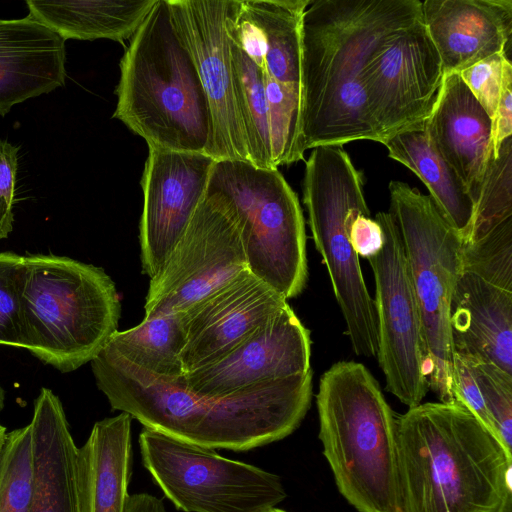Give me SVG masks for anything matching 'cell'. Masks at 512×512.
Masks as SVG:
<instances>
[{
    "instance_id": "35",
    "label": "cell",
    "mask_w": 512,
    "mask_h": 512,
    "mask_svg": "<svg viewBox=\"0 0 512 512\" xmlns=\"http://www.w3.org/2000/svg\"><path fill=\"white\" fill-rule=\"evenodd\" d=\"M505 52L486 57L458 72L464 84L493 119L502 91L506 64Z\"/></svg>"
},
{
    "instance_id": "7",
    "label": "cell",
    "mask_w": 512,
    "mask_h": 512,
    "mask_svg": "<svg viewBox=\"0 0 512 512\" xmlns=\"http://www.w3.org/2000/svg\"><path fill=\"white\" fill-rule=\"evenodd\" d=\"M390 210L403 242L423 337L428 388L453 403L455 352L450 305L462 270L463 239L429 195L391 181Z\"/></svg>"
},
{
    "instance_id": "30",
    "label": "cell",
    "mask_w": 512,
    "mask_h": 512,
    "mask_svg": "<svg viewBox=\"0 0 512 512\" xmlns=\"http://www.w3.org/2000/svg\"><path fill=\"white\" fill-rule=\"evenodd\" d=\"M512 218V137L491 158L463 245L483 238L503 221Z\"/></svg>"
},
{
    "instance_id": "24",
    "label": "cell",
    "mask_w": 512,
    "mask_h": 512,
    "mask_svg": "<svg viewBox=\"0 0 512 512\" xmlns=\"http://www.w3.org/2000/svg\"><path fill=\"white\" fill-rule=\"evenodd\" d=\"M311 0H241L239 42L269 78L301 89L302 20Z\"/></svg>"
},
{
    "instance_id": "28",
    "label": "cell",
    "mask_w": 512,
    "mask_h": 512,
    "mask_svg": "<svg viewBox=\"0 0 512 512\" xmlns=\"http://www.w3.org/2000/svg\"><path fill=\"white\" fill-rule=\"evenodd\" d=\"M229 41L236 100L251 164L258 168L275 169L271 155L263 72L236 43L230 38Z\"/></svg>"
},
{
    "instance_id": "14",
    "label": "cell",
    "mask_w": 512,
    "mask_h": 512,
    "mask_svg": "<svg viewBox=\"0 0 512 512\" xmlns=\"http://www.w3.org/2000/svg\"><path fill=\"white\" fill-rule=\"evenodd\" d=\"M167 2L173 25L194 60L207 97L212 126L207 154L215 161L251 163L226 28L229 0Z\"/></svg>"
},
{
    "instance_id": "5",
    "label": "cell",
    "mask_w": 512,
    "mask_h": 512,
    "mask_svg": "<svg viewBox=\"0 0 512 512\" xmlns=\"http://www.w3.org/2000/svg\"><path fill=\"white\" fill-rule=\"evenodd\" d=\"M323 454L342 496L359 512H400L397 423L378 381L362 364L339 361L316 394Z\"/></svg>"
},
{
    "instance_id": "18",
    "label": "cell",
    "mask_w": 512,
    "mask_h": 512,
    "mask_svg": "<svg viewBox=\"0 0 512 512\" xmlns=\"http://www.w3.org/2000/svg\"><path fill=\"white\" fill-rule=\"evenodd\" d=\"M424 127L430 142L457 173L475 204L494 155L492 119L457 72L444 74Z\"/></svg>"
},
{
    "instance_id": "33",
    "label": "cell",
    "mask_w": 512,
    "mask_h": 512,
    "mask_svg": "<svg viewBox=\"0 0 512 512\" xmlns=\"http://www.w3.org/2000/svg\"><path fill=\"white\" fill-rule=\"evenodd\" d=\"M462 269L512 291V218L480 240L463 245Z\"/></svg>"
},
{
    "instance_id": "38",
    "label": "cell",
    "mask_w": 512,
    "mask_h": 512,
    "mask_svg": "<svg viewBox=\"0 0 512 512\" xmlns=\"http://www.w3.org/2000/svg\"><path fill=\"white\" fill-rule=\"evenodd\" d=\"M494 157L502 143L512 137V64H506L500 98L492 119Z\"/></svg>"
},
{
    "instance_id": "40",
    "label": "cell",
    "mask_w": 512,
    "mask_h": 512,
    "mask_svg": "<svg viewBox=\"0 0 512 512\" xmlns=\"http://www.w3.org/2000/svg\"><path fill=\"white\" fill-rule=\"evenodd\" d=\"M496 512H512V489L506 493Z\"/></svg>"
},
{
    "instance_id": "8",
    "label": "cell",
    "mask_w": 512,
    "mask_h": 512,
    "mask_svg": "<svg viewBox=\"0 0 512 512\" xmlns=\"http://www.w3.org/2000/svg\"><path fill=\"white\" fill-rule=\"evenodd\" d=\"M303 196L315 247L327 268L352 349L358 356L377 358L374 300L366 287L347 228L349 214L368 206L362 172L354 166L343 146L312 149L305 162Z\"/></svg>"
},
{
    "instance_id": "25",
    "label": "cell",
    "mask_w": 512,
    "mask_h": 512,
    "mask_svg": "<svg viewBox=\"0 0 512 512\" xmlns=\"http://www.w3.org/2000/svg\"><path fill=\"white\" fill-rule=\"evenodd\" d=\"M157 0H27L29 15L64 41H123L136 33Z\"/></svg>"
},
{
    "instance_id": "12",
    "label": "cell",
    "mask_w": 512,
    "mask_h": 512,
    "mask_svg": "<svg viewBox=\"0 0 512 512\" xmlns=\"http://www.w3.org/2000/svg\"><path fill=\"white\" fill-rule=\"evenodd\" d=\"M375 220L383 244L367 260L375 280L377 359L386 390L412 408L422 403L429 389L421 319L397 223L390 212H379Z\"/></svg>"
},
{
    "instance_id": "2",
    "label": "cell",
    "mask_w": 512,
    "mask_h": 512,
    "mask_svg": "<svg viewBox=\"0 0 512 512\" xmlns=\"http://www.w3.org/2000/svg\"><path fill=\"white\" fill-rule=\"evenodd\" d=\"M422 18L420 0H311L302 20L305 151L377 142L363 82L369 60Z\"/></svg>"
},
{
    "instance_id": "11",
    "label": "cell",
    "mask_w": 512,
    "mask_h": 512,
    "mask_svg": "<svg viewBox=\"0 0 512 512\" xmlns=\"http://www.w3.org/2000/svg\"><path fill=\"white\" fill-rule=\"evenodd\" d=\"M246 268L236 209L207 188L165 265L150 279L145 318L182 312Z\"/></svg>"
},
{
    "instance_id": "6",
    "label": "cell",
    "mask_w": 512,
    "mask_h": 512,
    "mask_svg": "<svg viewBox=\"0 0 512 512\" xmlns=\"http://www.w3.org/2000/svg\"><path fill=\"white\" fill-rule=\"evenodd\" d=\"M116 286L100 267L65 256H24L23 348L63 373L91 362L118 331Z\"/></svg>"
},
{
    "instance_id": "4",
    "label": "cell",
    "mask_w": 512,
    "mask_h": 512,
    "mask_svg": "<svg viewBox=\"0 0 512 512\" xmlns=\"http://www.w3.org/2000/svg\"><path fill=\"white\" fill-rule=\"evenodd\" d=\"M113 118L149 148L206 153L212 135L207 97L194 60L157 0L120 61Z\"/></svg>"
},
{
    "instance_id": "20",
    "label": "cell",
    "mask_w": 512,
    "mask_h": 512,
    "mask_svg": "<svg viewBox=\"0 0 512 512\" xmlns=\"http://www.w3.org/2000/svg\"><path fill=\"white\" fill-rule=\"evenodd\" d=\"M32 477L28 512H81L77 449L58 396L42 388L34 401Z\"/></svg>"
},
{
    "instance_id": "26",
    "label": "cell",
    "mask_w": 512,
    "mask_h": 512,
    "mask_svg": "<svg viewBox=\"0 0 512 512\" xmlns=\"http://www.w3.org/2000/svg\"><path fill=\"white\" fill-rule=\"evenodd\" d=\"M388 156L413 171L449 225L466 239L474 203L463 182L430 142L424 123L403 130L382 143Z\"/></svg>"
},
{
    "instance_id": "1",
    "label": "cell",
    "mask_w": 512,
    "mask_h": 512,
    "mask_svg": "<svg viewBox=\"0 0 512 512\" xmlns=\"http://www.w3.org/2000/svg\"><path fill=\"white\" fill-rule=\"evenodd\" d=\"M97 387L113 410L144 427L211 449L246 451L294 432L311 403L312 369L225 396L191 392L185 375L163 379L101 350L91 361Z\"/></svg>"
},
{
    "instance_id": "23",
    "label": "cell",
    "mask_w": 512,
    "mask_h": 512,
    "mask_svg": "<svg viewBox=\"0 0 512 512\" xmlns=\"http://www.w3.org/2000/svg\"><path fill=\"white\" fill-rule=\"evenodd\" d=\"M131 420L121 412L96 422L77 449L81 512H124L132 464Z\"/></svg>"
},
{
    "instance_id": "9",
    "label": "cell",
    "mask_w": 512,
    "mask_h": 512,
    "mask_svg": "<svg viewBox=\"0 0 512 512\" xmlns=\"http://www.w3.org/2000/svg\"><path fill=\"white\" fill-rule=\"evenodd\" d=\"M208 188L236 209L247 269L287 300L298 296L308 278L305 222L298 197L278 168L216 161Z\"/></svg>"
},
{
    "instance_id": "32",
    "label": "cell",
    "mask_w": 512,
    "mask_h": 512,
    "mask_svg": "<svg viewBox=\"0 0 512 512\" xmlns=\"http://www.w3.org/2000/svg\"><path fill=\"white\" fill-rule=\"evenodd\" d=\"M462 356L466 359L482 395L493 435L506 453L512 456V374L491 362Z\"/></svg>"
},
{
    "instance_id": "42",
    "label": "cell",
    "mask_w": 512,
    "mask_h": 512,
    "mask_svg": "<svg viewBox=\"0 0 512 512\" xmlns=\"http://www.w3.org/2000/svg\"><path fill=\"white\" fill-rule=\"evenodd\" d=\"M4 401H5V391H4V389L0 385V411L4 407Z\"/></svg>"
},
{
    "instance_id": "16",
    "label": "cell",
    "mask_w": 512,
    "mask_h": 512,
    "mask_svg": "<svg viewBox=\"0 0 512 512\" xmlns=\"http://www.w3.org/2000/svg\"><path fill=\"white\" fill-rule=\"evenodd\" d=\"M310 358V332L287 304L229 352L185 374V384L197 395L225 396L304 374Z\"/></svg>"
},
{
    "instance_id": "19",
    "label": "cell",
    "mask_w": 512,
    "mask_h": 512,
    "mask_svg": "<svg viewBox=\"0 0 512 512\" xmlns=\"http://www.w3.org/2000/svg\"><path fill=\"white\" fill-rule=\"evenodd\" d=\"M422 21L444 74L458 73L493 54H508L512 0H424Z\"/></svg>"
},
{
    "instance_id": "41",
    "label": "cell",
    "mask_w": 512,
    "mask_h": 512,
    "mask_svg": "<svg viewBox=\"0 0 512 512\" xmlns=\"http://www.w3.org/2000/svg\"><path fill=\"white\" fill-rule=\"evenodd\" d=\"M6 434V428L0 423V456L5 442Z\"/></svg>"
},
{
    "instance_id": "37",
    "label": "cell",
    "mask_w": 512,
    "mask_h": 512,
    "mask_svg": "<svg viewBox=\"0 0 512 512\" xmlns=\"http://www.w3.org/2000/svg\"><path fill=\"white\" fill-rule=\"evenodd\" d=\"M349 240L358 256L366 259L379 252L383 244L380 224L370 218L369 208L353 210L347 218Z\"/></svg>"
},
{
    "instance_id": "21",
    "label": "cell",
    "mask_w": 512,
    "mask_h": 512,
    "mask_svg": "<svg viewBox=\"0 0 512 512\" xmlns=\"http://www.w3.org/2000/svg\"><path fill=\"white\" fill-rule=\"evenodd\" d=\"M65 41L30 15L0 19V115L65 84Z\"/></svg>"
},
{
    "instance_id": "15",
    "label": "cell",
    "mask_w": 512,
    "mask_h": 512,
    "mask_svg": "<svg viewBox=\"0 0 512 512\" xmlns=\"http://www.w3.org/2000/svg\"><path fill=\"white\" fill-rule=\"evenodd\" d=\"M216 161L206 153L149 148L142 177V272L150 279L165 265L204 197Z\"/></svg>"
},
{
    "instance_id": "39",
    "label": "cell",
    "mask_w": 512,
    "mask_h": 512,
    "mask_svg": "<svg viewBox=\"0 0 512 512\" xmlns=\"http://www.w3.org/2000/svg\"><path fill=\"white\" fill-rule=\"evenodd\" d=\"M124 512H166L162 501L153 495H129Z\"/></svg>"
},
{
    "instance_id": "17",
    "label": "cell",
    "mask_w": 512,
    "mask_h": 512,
    "mask_svg": "<svg viewBox=\"0 0 512 512\" xmlns=\"http://www.w3.org/2000/svg\"><path fill=\"white\" fill-rule=\"evenodd\" d=\"M288 304L247 268L180 312L185 373L229 352Z\"/></svg>"
},
{
    "instance_id": "3",
    "label": "cell",
    "mask_w": 512,
    "mask_h": 512,
    "mask_svg": "<svg viewBox=\"0 0 512 512\" xmlns=\"http://www.w3.org/2000/svg\"><path fill=\"white\" fill-rule=\"evenodd\" d=\"M400 512H496L512 456L461 404L427 402L397 416Z\"/></svg>"
},
{
    "instance_id": "13",
    "label": "cell",
    "mask_w": 512,
    "mask_h": 512,
    "mask_svg": "<svg viewBox=\"0 0 512 512\" xmlns=\"http://www.w3.org/2000/svg\"><path fill=\"white\" fill-rule=\"evenodd\" d=\"M443 78L441 58L422 18L374 54L364 69L363 82L377 142L423 124Z\"/></svg>"
},
{
    "instance_id": "29",
    "label": "cell",
    "mask_w": 512,
    "mask_h": 512,
    "mask_svg": "<svg viewBox=\"0 0 512 512\" xmlns=\"http://www.w3.org/2000/svg\"><path fill=\"white\" fill-rule=\"evenodd\" d=\"M263 81L274 167L303 160L301 89L276 82L264 73Z\"/></svg>"
},
{
    "instance_id": "43",
    "label": "cell",
    "mask_w": 512,
    "mask_h": 512,
    "mask_svg": "<svg viewBox=\"0 0 512 512\" xmlns=\"http://www.w3.org/2000/svg\"><path fill=\"white\" fill-rule=\"evenodd\" d=\"M268 512H286V511H284V510H282V509H279V508H276V507H275V508L271 509V510H270V511H268Z\"/></svg>"
},
{
    "instance_id": "34",
    "label": "cell",
    "mask_w": 512,
    "mask_h": 512,
    "mask_svg": "<svg viewBox=\"0 0 512 512\" xmlns=\"http://www.w3.org/2000/svg\"><path fill=\"white\" fill-rule=\"evenodd\" d=\"M24 256L0 252V344L23 348L21 290Z\"/></svg>"
},
{
    "instance_id": "22",
    "label": "cell",
    "mask_w": 512,
    "mask_h": 512,
    "mask_svg": "<svg viewBox=\"0 0 512 512\" xmlns=\"http://www.w3.org/2000/svg\"><path fill=\"white\" fill-rule=\"evenodd\" d=\"M454 352L512 374V291L462 269L450 305Z\"/></svg>"
},
{
    "instance_id": "36",
    "label": "cell",
    "mask_w": 512,
    "mask_h": 512,
    "mask_svg": "<svg viewBox=\"0 0 512 512\" xmlns=\"http://www.w3.org/2000/svg\"><path fill=\"white\" fill-rule=\"evenodd\" d=\"M19 147L0 140V239L13 229Z\"/></svg>"
},
{
    "instance_id": "27",
    "label": "cell",
    "mask_w": 512,
    "mask_h": 512,
    "mask_svg": "<svg viewBox=\"0 0 512 512\" xmlns=\"http://www.w3.org/2000/svg\"><path fill=\"white\" fill-rule=\"evenodd\" d=\"M185 340L178 312L116 331L102 350L152 376L177 379L186 374L181 359Z\"/></svg>"
},
{
    "instance_id": "31",
    "label": "cell",
    "mask_w": 512,
    "mask_h": 512,
    "mask_svg": "<svg viewBox=\"0 0 512 512\" xmlns=\"http://www.w3.org/2000/svg\"><path fill=\"white\" fill-rule=\"evenodd\" d=\"M30 425L7 432L0 456V512H28L31 494Z\"/></svg>"
},
{
    "instance_id": "10",
    "label": "cell",
    "mask_w": 512,
    "mask_h": 512,
    "mask_svg": "<svg viewBox=\"0 0 512 512\" xmlns=\"http://www.w3.org/2000/svg\"><path fill=\"white\" fill-rule=\"evenodd\" d=\"M144 467L176 508L185 512H268L286 498L280 478L144 427Z\"/></svg>"
}]
</instances>
